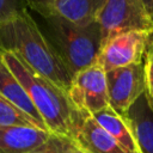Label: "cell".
Masks as SVG:
<instances>
[{"instance_id":"4fadbf2b","label":"cell","mask_w":153,"mask_h":153,"mask_svg":"<svg viewBox=\"0 0 153 153\" xmlns=\"http://www.w3.org/2000/svg\"><path fill=\"white\" fill-rule=\"evenodd\" d=\"M94 121L110 135L112 136L128 153H140L131 130L123 118L110 106L92 115Z\"/></svg>"},{"instance_id":"52a82bcc","label":"cell","mask_w":153,"mask_h":153,"mask_svg":"<svg viewBox=\"0 0 153 153\" xmlns=\"http://www.w3.org/2000/svg\"><path fill=\"white\" fill-rule=\"evenodd\" d=\"M151 31H128L105 41L99 50L97 65L104 72L143 61Z\"/></svg>"},{"instance_id":"8fae6325","label":"cell","mask_w":153,"mask_h":153,"mask_svg":"<svg viewBox=\"0 0 153 153\" xmlns=\"http://www.w3.org/2000/svg\"><path fill=\"white\" fill-rule=\"evenodd\" d=\"M50 131L26 126L0 127V153H29L42 145Z\"/></svg>"},{"instance_id":"44dd1931","label":"cell","mask_w":153,"mask_h":153,"mask_svg":"<svg viewBox=\"0 0 153 153\" xmlns=\"http://www.w3.org/2000/svg\"><path fill=\"white\" fill-rule=\"evenodd\" d=\"M151 17H152V20H153V11H152V16Z\"/></svg>"},{"instance_id":"ac0fdd59","label":"cell","mask_w":153,"mask_h":153,"mask_svg":"<svg viewBox=\"0 0 153 153\" xmlns=\"http://www.w3.org/2000/svg\"><path fill=\"white\" fill-rule=\"evenodd\" d=\"M145 60L153 62V30L148 35L147 44H146V51H145Z\"/></svg>"},{"instance_id":"ffe728a7","label":"cell","mask_w":153,"mask_h":153,"mask_svg":"<svg viewBox=\"0 0 153 153\" xmlns=\"http://www.w3.org/2000/svg\"><path fill=\"white\" fill-rule=\"evenodd\" d=\"M71 153H84L80 148H78L76 146H75V143H74V147H73V149H72V152Z\"/></svg>"},{"instance_id":"30bf717a","label":"cell","mask_w":153,"mask_h":153,"mask_svg":"<svg viewBox=\"0 0 153 153\" xmlns=\"http://www.w3.org/2000/svg\"><path fill=\"white\" fill-rule=\"evenodd\" d=\"M122 116L131 130L140 153H153V111L145 92Z\"/></svg>"},{"instance_id":"9c48e42d","label":"cell","mask_w":153,"mask_h":153,"mask_svg":"<svg viewBox=\"0 0 153 153\" xmlns=\"http://www.w3.org/2000/svg\"><path fill=\"white\" fill-rule=\"evenodd\" d=\"M104 0H47L44 5L31 11L39 16H59L76 25H88L96 22V16Z\"/></svg>"},{"instance_id":"ba28073f","label":"cell","mask_w":153,"mask_h":153,"mask_svg":"<svg viewBox=\"0 0 153 153\" xmlns=\"http://www.w3.org/2000/svg\"><path fill=\"white\" fill-rule=\"evenodd\" d=\"M72 139L84 153H128L90 115L82 117Z\"/></svg>"},{"instance_id":"e0dca14e","label":"cell","mask_w":153,"mask_h":153,"mask_svg":"<svg viewBox=\"0 0 153 153\" xmlns=\"http://www.w3.org/2000/svg\"><path fill=\"white\" fill-rule=\"evenodd\" d=\"M145 78H146V88L145 96L147 98L148 105L153 111V62L145 60Z\"/></svg>"},{"instance_id":"7c38bea8","label":"cell","mask_w":153,"mask_h":153,"mask_svg":"<svg viewBox=\"0 0 153 153\" xmlns=\"http://www.w3.org/2000/svg\"><path fill=\"white\" fill-rule=\"evenodd\" d=\"M0 96L6 98L8 102L16 105L19 110L26 114L37 124L38 128L48 130L38 111L36 110L32 102L30 100L26 91L23 88V86L17 80V78L12 74V72L5 65L1 55H0Z\"/></svg>"},{"instance_id":"277c9868","label":"cell","mask_w":153,"mask_h":153,"mask_svg":"<svg viewBox=\"0 0 153 153\" xmlns=\"http://www.w3.org/2000/svg\"><path fill=\"white\" fill-rule=\"evenodd\" d=\"M96 23L102 33V44L128 31H152L153 20L142 0H104Z\"/></svg>"},{"instance_id":"5b68a950","label":"cell","mask_w":153,"mask_h":153,"mask_svg":"<svg viewBox=\"0 0 153 153\" xmlns=\"http://www.w3.org/2000/svg\"><path fill=\"white\" fill-rule=\"evenodd\" d=\"M109 106L123 115L145 92V61L105 72Z\"/></svg>"},{"instance_id":"3957f363","label":"cell","mask_w":153,"mask_h":153,"mask_svg":"<svg viewBox=\"0 0 153 153\" xmlns=\"http://www.w3.org/2000/svg\"><path fill=\"white\" fill-rule=\"evenodd\" d=\"M30 13L49 45L73 74L97 63L102 33L96 22L81 26L55 14Z\"/></svg>"},{"instance_id":"6da1fadb","label":"cell","mask_w":153,"mask_h":153,"mask_svg":"<svg viewBox=\"0 0 153 153\" xmlns=\"http://www.w3.org/2000/svg\"><path fill=\"white\" fill-rule=\"evenodd\" d=\"M0 50L14 54L33 72L68 94L74 74L49 45L29 8L0 23Z\"/></svg>"},{"instance_id":"7a4b0ae2","label":"cell","mask_w":153,"mask_h":153,"mask_svg":"<svg viewBox=\"0 0 153 153\" xmlns=\"http://www.w3.org/2000/svg\"><path fill=\"white\" fill-rule=\"evenodd\" d=\"M0 55L5 65L26 91L47 129L50 133L72 137L86 114L79 111L73 105L63 90L33 72L14 54L0 50Z\"/></svg>"},{"instance_id":"9a60e30c","label":"cell","mask_w":153,"mask_h":153,"mask_svg":"<svg viewBox=\"0 0 153 153\" xmlns=\"http://www.w3.org/2000/svg\"><path fill=\"white\" fill-rule=\"evenodd\" d=\"M74 147V141L72 137L50 133L49 137L38 147L29 153H71Z\"/></svg>"},{"instance_id":"8992f818","label":"cell","mask_w":153,"mask_h":153,"mask_svg":"<svg viewBox=\"0 0 153 153\" xmlns=\"http://www.w3.org/2000/svg\"><path fill=\"white\" fill-rule=\"evenodd\" d=\"M68 97L79 111L90 116L108 108L109 98L103 68L96 63L74 74Z\"/></svg>"},{"instance_id":"5bb4252c","label":"cell","mask_w":153,"mask_h":153,"mask_svg":"<svg viewBox=\"0 0 153 153\" xmlns=\"http://www.w3.org/2000/svg\"><path fill=\"white\" fill-rule=\"evenodd\" d=\"M26 126L37 127V124L16 105L0 96V127ZM38 128V127H37Z\"/></svg>"},{"instance_id":"d6986e66","label":"cell","mask_w":153,"mask_h":153,"mask_svg":"<svg viewBox=\"0 0 153 153\" xmlns=\"http://www.w3.org/2000/svg\"><path fill=\"white\" fill-rule=\"evenodd\" d=\"M143 1V4H145V6H146V8H147V11H148V13H149V16H152V11H153V0H142ZM152 18V17H151Z\"/></svg>"},{"instance_id":"2e32d148","label":"cell","mask_w":153,"mask_h":153,"mask_svg":"<svg viewBox=\"0 0 153 153\" xmlns=\"http://www.w3.org/2000/svg\"><path fill=\"white\" fill-rule=\"evenodd\" d=\"M27 7L25 0H0V23L6 22Z\"/></svg>"}]
</instances>
